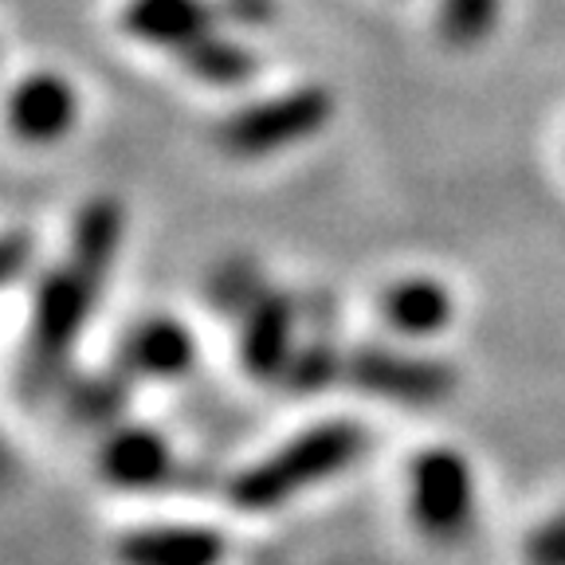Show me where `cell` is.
<instances>
[{"label":"cell","instance_id":"cell-1","mask_svg":"<svg viewBox=\"0 0 565 565\" xmlns=\"http://www.w3.org/2000/svg\"><path fill=\"white\" fill-rule=\"evenodd\" d=\"M370 448V433L353 420H327L315 424L282 448H275L267 459L252 463L228 483V499L247 514H267L279 511L282 503H291L295 494L310 491V487L327 483V479L342 476L353 468Z\"/></svg>","mask_w":565,"mask_h":565},{"label":"cell","instance_id":"cell-2","mask_svg":"<svg viewBox=\"0 0 565 565\" xmlns=\"http://www.w3.org/2000/svg\"><path fill=\"white\" fill-rule=\"evenodd\" d=\"M106 271L110 267L67 252V264L44 275L40 291H35L32 334H28L24 353V381L32 393H47L60 381V373L67 370L75 338L87 327L90 302L103 291Z\"/></svg>","mask_w":565,"mask_h":565},{"label":"cell","instance_id":"cell-3","mask_svg":"<svg viewBox=\"0 0 565 565\" xmlns=\"http://www.w3.org/2000/svg\"><path fill=\"white\" fill-rule=\"evenodd\" d=\"M334 115V98L322 87H299L287 95H275L267 103H252L236 115H228L216 130L221 150L239 161L267 158L275 150L299 146L315 138Z\"/></svg>","mask_w":565,"mask_h":565},{"label":"cell","instance_id":"cell-4","mask_svg":"<svg viewBox=\"0 0 565 565\" xmlns=\"http://www.w3.org/2000/svg\"><path fill=\"white\" fill-rule=\"evenodd\" d=\"M408 514L433 542H456L471 530L476 476L456 448H424L408 463Z\"/></svg>","mask_w":565,"mask_h":565},{"label":"cell","instance_id":"cell-5","mask_svg":"<svg viewBox=\"0 0 565 565\" xmlns=\"http://www.w3.org/2000/svg\"><path fill=\"white\" fill-rule=\"evenodd\" d=\"M345 381L370 397L397 401V405H440L456 388V370L436 358L397 350H353L345 358Z\"/></svg>","mask_w":565,"mask_h":565},{"label":"cell","instance_id":"cell-6","mask_svg":"<svg viewBox=\"0 0 565 565\" xmlns=\"http://www.w3.org/2000/svg\"><path fill=\"white\" fill-rule=\"evenodd\" d=\"M295 350V302L279 291H264L239 315V362L247 377L282 381Z\"/></svg>","mask_w":565,"mask_h":565},{"label":"cell","instance_id":"cell-7","mask_svg":"<svg viewBox=\"0 0 565 565\" xmlns=\"http://www.w3.org/2000/svg\"><path fill=\"white\" fill-rule=\"evenodd\" d=\"M169 471H173L169 440L153 428H141V424L110 433L98 451V476L122 491H150V487L166 483Z\"/></svg>","mask_w":565,"mask_h":565},{"label":"cell","instance_id":"cell-8","mask_svg":"<svg viewBox=\"0 0 565 565\" xmlns=\"http://www.w3.org/2000/svg\"><path fill=\"white\" fill-rule=\"evenodd\" d=\"M224 557V539L209 526H141L118 542L122 565H216Z\"/></svg>","mask_w":565,"mask_h":565},{"label":"cell","instance_id":"cell-9","mask_svg":"<svg viewBox=\"0 0 565 565\" xmlns=\"http://www.w3.org/2000/svg\"><path fill=\"white\" fill-rule=\"evenodd\" d=\"M75 90H71L67 79L60 75H28L17 90H12V103H9V118H12V130L17 138L32 141V146H47V141H60L63 134L71 130L75 122Z\"/></svg>","mask_w":565,"mask_h":565},{"label":"cell","instance_id":"cell-10","mask_svg":"<svg viewBox=\"0 0 565 565\" xmlns=\"http://www.w3.org/2000/svg\"><path fill=\"white\" fill-rule=\"evenodd\" d=\"M193 334L177 318H146L122 338V370L146 381H177L193 365Z\"/></svg>","mask_w":565,"mask_h":565},{"label":"cell","instance_id":"cell-11","mask_svg":"<svg viewBox=\"0 0 565 565\" xmlns=\"http://www.w3.org/2000/svg\"><path fill=\"white\" fill-rule=\"evenodd\" d=\"M216 12L204 0H130L122 12V28L141 44L181 52L196 35L212 32Z\"/></svg>","mask_w":565,"mask_h":565},{"label":"cell","instance_id":"cell-12","mask_svg":"<svg viewBox=\"0 0 565 565\" xmlns=\"http://www.w3.org/2000/svg\"><path fill=\"white\" fill-rule=\"evenodd\" d=\"M381 315L397 334L405 338H433L451 322V295L436 279H401L381 295Z\"/></svg>","mask_w":565,"mask_h":565},{"label":"cell","instance_id":"cell-13","mask_svg":"<svg viewBox=\"0 0 565 565\" xmlns=\"http://www.w3.org/2000/svg\"><path fill=\"white\" fill-rule=\"evenodd\" d=\"M177 55H181V67L189 75H196L201 83H212V87H236V83H247L256 75V55L216 32L196 35L193 44L181 47Z\"/></svg>","mask_w":565,"mask_h":565},{"label":"cell","instance_id":"cell-14","mask_svg":"<svg viewBox=\"0 0 565 565\" xmlns=\"http://www.w3.org/2000/svg\"><path fill=\"white\" fill-rule=\"evenodd\" d=\"M494 20H499V0H440L436 12L444 44L451 47H476L491 35Z\"/></svg>","mask_w":565,"mask_h":565},{"label":"cell","instance_id":"cell-15","mask_svg":"<svg viewBox=\"0 0 565 565\" xmlns=\"http://www.w3.org/2000/svg\"><path fill=\"white\" fill-rule=\"evenodd\" d=\"M334 377H345V358H338L327 342H310L299 345L282 373V385L295 388V393H322Z\"/></svg>","mask_w":565,"mask_h":565},{"label":"cell","instance_id":"cell-16","mask_svg":"<svg viewBox=\"0 0 565 565\" xmlns=\"http://www.w3.org/2000/svg\"><path fill=\"white\" fill-rule=\"evenodd\" d=\"M122 401H126V388H122V377H115V373L79 377L67 385V408L87 424L110 420V416L122 408Z\"/></svg>","mask_w":565,"mask_h":565},{"label":"cell","instance_id":"cell-17","mask_svg":"<svg viewBox=\"0 0 565 565\" xmlns=\"http://www.w3.org/2000/svg\"><path fill=\"white\" fill-rule=\"evenodd\" d=\"M212 302L221 310H232V315H244L252 302L264 295V282H259L256 264H247V259H228L221 271L212 275V287H209Z\"/></svg>","mask_w":565,"mask_h":565},{"label":"cell","instance_id":"cell-18","mask_svg":"<svg viewBox=\"0 0 565 565\" xmlns=\"http://www.w3.org/2000/svg\"><path fill=\"white\" fill-rule=\"evenodd\" d=\"M526 565H565V511L550 514L542 526L530 530Z\"/></svg>","mask_w":565,"mask_h":565},{"label":"cell","instance_id":"cell-19","mask_svg":"<svg viewBox=\"0 0 565 565\" xmlns=\"http://www.w3.org/2000/svg\"><path fill=\"white\" fill-rule=\"evenodd\" d=\"M212 12L232 28H259L275 17V4L271 0H216Z\"/></svg>","mask_w":565,"mask_h":565},{"label":"cell","instance_id":"cell-20","mask_svg":"<svg viewBox=\"0 0 565 565\" xmlns=\"http://www.w3.org/2000/svg\"><path fill=\"white\" fill-rule=\"evenodd\" d=\"M0 259H4V279L17 282L20 271H24V264H28V236L12 232V236L4 239V252H0Z\"/></svg>","mask_w":565,"mask_h":565}]
</instances>
